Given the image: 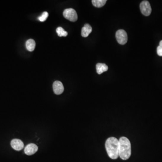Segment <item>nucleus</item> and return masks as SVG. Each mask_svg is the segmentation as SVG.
Wrapping results in <instances>:
<instances>
[{
	"mask_svg": "<svg viewBox=\"0 0 162 162\" xmlns=\"http://www.w3.org/2000/svg\"><path fill=\"white\" fill-rule=\"evenodd\" d=\"M108 67L105 64L98 63L96 65L97 72L98 74H102L105 72L107 71L108 70Z\"/></svg>",
	"mask_w": 162,
	"mask_h": 162,
	"instance_id": "nucleus-10",
	"label": "nucleus"
},
{
	"mask_svg": "<svg viewBox=\"0 0 162 162\" xmlns=\"http://www.w3.org/2000/svg\"><path fill=\"white\" fill-rule=\"evenodd\" d=\"M116 38L119 44L124 45L128 41V35L125 31L120 29L116 33Z\"/></svg>",
	"mask_w": 162,
	"mask_h": 162,
	"instance_id": "nucleus-4",
	"label": "nucleus"
},
{
	"mask_svg": "<svg viewBox=\"0 0 162 162\" xmlns=\"http://www.w3.org/2000/svg\"><path fill=\"white\" fill-rule=\"evenodd\" d=\"M92 27L88 24H86L82 29L81 35L82 37L84 38H86L88 37L92 32Z\"/></svg>",
	"mask_w": 162,
	"mask_h": 162,
	"instance_id": "nucleus-9",
	"label": "nucleus"
},
{
	"mask_svg": "<svg viewBox=\"0 0 162 162\" xmlns=\"http://www.w3.org/2000/svg\"><path fill=\"white\" fill-rule=\"evenodd\" d=\"M56 32L59 37H66L68 35L67 32H66L62 27H59L56 29Z\"/></svg>",
	"mask_w": 162,
	"mask_h": 162,
	"instance_id": "nucleus-13",
	"label": "nucleus"
},
{
	"mask_svg": "<svg viewBox=\"0 0 162 162\" xmlns=\"http://www.w3.org/2000/svg\"><path fill=\"white\" fill-rule=\"evenodd\" d=\"M11 147H12L13 149L16 151H20L22 150L24 147V143L21 140L17 139H15L12 140L10 143Z\"/></svg>",
	"mask_w": 162,
	"mask_h": 162,
	"instance_id": "nucleus-7",
	"label": "nucleus"
},
{
	"mask_svg": "<svg viewBox=\"0 0 162 162\" xmlns=\"http://www.w3.org/2000/svg\"><path fill=\"white\" fill-rule=\"evenodd\" d=\"M48 15H48V13L47 12H44L42 14V15L38 18V20H39L41 22L45 21L47 19Z\"/></svg>",
	"mask_w": 162,
	"mask_h": 162,
	"instance_id": "nucleus-14",
	"label": "nucleus"
},
{
	"mask_svg": "<svg viewBox=\"0 0 162 162\" xmlns=\"http://www.w3.org/2000/svg\"><path fill=\"white\" fill-rule=\"evenodd\" d=\"M36 46V43L34 40L30 39L27 41L26 42V47L29 52H33Z\"/></svg>",
	"mask_w": 162,
	"mask_h": 162,
	"instance_id": "nucleus-11",
	"label": "nucleus"
},
{
	"mask_svg": "<svg viewBox=\"0 0 162 162\" xmlns=\"http://www.w3.org/2000/svg\"><path fill=\"white\" fill-rule=\"evenodd\" d=\"M53 89L54 93L56 95H60L64 92V86L60 81H56L53 84Z\"/></svg>",
	"mask_w": 162,
	"mask_h": 162,
	"instance_id": "nucleus-6",
	"label": "nucleus"
},
{
	"mask_svg": "<svg viewBox=\"0 0 162 162\" xmlns=\"http://www.w3.org/2000/svg\"><path fill=\"white\" fill-rule=\"evenodd\" d=\"M140 7L142 14L145 16H149L151 14L152 9L149 1H142L140 4Z\"/></svg>",
	"mask_w": 162,
	"mask_h": 162,
	"instance_id": "nucleus-5",
	"label": "nucleus"
},
{
	"mask_svg": "<svg viewBox=\"0 0 162 162\" xmlns=\"http://www.w3.org/2000/svg\"><path fill=\"white\" fill-rule=\"evenodd\" d=\"M106 0H92V3L94 7H96L100 8L105 6L106 2Z\"/></svg>",
	"mask_w": 162,
	"mask_h": 162,
	"instance_id": "nucleus-12",
	"label": "nucleus"
},
{
	"mask_svg": "<svg viewBox=\"0 0 162 162\" xmlns=\"http://www.w3.org/2000/svg\"><path fill=\"white\" fill-rule=\"evenodd\" d=\"M64 17L67 20L72 22L76 21L78 20V15L73 9H67L63 12Z\"/></svg>",
	"mask_w": 162,
	"mask_h": 162,
	"instance_id": "nucleus-3",
	"label": "nucleus"
},
{
	"mask_svg": "<svg viewBox=\"0 0 162 162\" xmlns=\"http://www.w3.org/2000/svg\"><path fill=\"white\" fill-rule=\"evenodd\" d=\"M131 145L128 138L123 137L119 140V156L123 160L129 159L131 155Z\"/></svg>",
	"mask_w": 162,
	"mask_h": 162,
	"instance_id": "nucleus-2",
	"label": "nucleus"
},
{
	"mask_svg": "<svg viewBox=\"0 0 162 162\" xmlns=\"http://www.w3.org/2000/svg\"><path fill=\"white\" fill-rule=\"evenodd\" d=\"M105 148L110 158L116 159L119 157V140L114 137L107 139Z\"/></svg>",
	"mask_w": 162,
	"mask_h": 162,
	"instance_id": "nucleus-1",
	"label": "nucleus"
},
{
	"mask_svg": "<svg viewBox=\"0 0 162 162\" xmlns=\"http://www.w3.org/2000/svg\"><path fill=\"white\" fill-rule=\"evenodd\" d=\"M38 147L34 144L31 143L28 145L25 149V153L28 155H32L37 152Z\"/></svg>",
	"mask_w": 162,
	"mask_h": 162,
	"instance_id": "nucleus-8",
	"label": "nucleus"
},
{
	"mask_svg": "<svg viewBox=\"0 0 162 162\" xmlns=\"http://www.w3.org/2000/svg\"><path fill=\"white\" fill-rule=\"evenodd\" d=\"M157 53L159 56H162V40L160 41L159 45L157 48Z\"/></svg>",
	"mask_w": 162,
	"mask_h": 162,
	"instance_id": "nucleus-15",
	"label": "nucleus"
}]
</instances>
